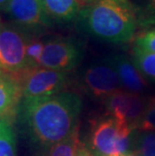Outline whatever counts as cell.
Returning <instances> with one entry per match:
<instances>
[{"label": "cell", "instance_id": "1", "mask_svg": "<svg viewBox=\"0 0 155 156\" xmlns=\"http://www.w3.org/2000/svg\"><path fill=\"white\" fill-rule=\"evenodd\" d=\"M82 109L80 94L69 90L48 97L21 98L14 113V124L34 154L79 130Z\"/></svg>", "mask_w": 155, "mask_h": 156}, {"label": "cell", "instance_id": "23", "mask_svg": "<svg viewBox=\"0 0 155 156\" xmlns=\"http://www.w3.org/2000/svg\"><path fill=\"white\" fill-rule=\"evenodd\" d=\"M122 156H138V154L135 153L134 151H132V152H128V153H126V154H123Z\"/></svg>", "mask_w": 155, "mask_h": 156}, {"label": "cell", "instance_id": "17", "mask_svg": "<svg viewBox=\"0 0 155 156\" xmlns=\"http://www.w3.org/2000/svg\"><path fill=\"white\" fill-rule=\"evenodd\" d=\"M44 38L42 35L29 34L26 44V64L27 69L39 67V62L44 46Z\"/></svg>", "mask_w": 155, "mask_h": 156}, {"label": "cell", "instance_id": "18", "mask_svg": "<svg viewBox=\"0 0 155 156\" xmlns=\"http://www.w3.org/2000/svg\"><path fill=\"white\" fill-rule=\"evenodd\" d=\"M134 48L155 54V26L144 29L136 34L134 38Z\"/></svg>", "mask_w": 155, "mask_h": 156}, {"label": "cell", "instance_id": "21", "mask_svg": "<svg viewBox=\"0 0 155 156\" xmlns=\"http://www.w3.org/2000/svg\"><path fill=\"white\" fill-rule=\"evenodd\" d=\"M75 156H93V155H92L91 152L86 148V146L83 144V142L80 141V143H79L77 147V150H76Z\"/></svg>", "mask_w": 155, "mask_h": 156}, {"label": "cell", "instance_id": "11", "mask_svg": "<svg viewBox=\"0 0 155 156\" xmlns=\"http://www.w3.org/2000/svg\"><path fill=\"white\" fill-rule=\"evenodd\" d=\"M42 7L52 23H75L82 8L80 0H41Z\"/></svg>", "mask_w": 155, "mask_h": 156}, {"label": "cell", "instance_id": "19", "mask_svg": "<svg viewBox=\"0 0 155 156\" xmlns=\"http://www.w3.org/2000/svg\"><path fill=\"white\" fill-rule=\"evenodd\" d=\"M137 130L155 132V97H148L146 108Z\"/></svg>", "mask_w": 155, "mask_h": 156}, {"label": "cell", "instance_id": "24", "mask_svg": "<svg viewBox=\"0 0 155 156\" xmlns=\"http://www.w3.org/2000/svg\"><path fill=\"white\" fill-rule=\"evenodd\" d=\"M80 1L82 2V4H83V3H85V2H88V1H91V0H80Z\"/></svg>", "mask_w": 155, "mask_h": 156}, {"label": "cell", "instance_id": "10", "mask_svg": "<svg viewBox=\"0 0 155 156\" xmlns=\"http://www.w3.org/2000/svg\"><path fill=\"white\" fill-rule=\"evenodd\" d=\"M20 99L21 89L17 76L0 69V121L14 116Z\"/></svg>", "mask_w": 155, "mask_h": 156}, {"label": "cell", "instance_id": "20", "mask_svg": "<svg viewBox=\"0 0 155 156\" xmlns=\"http://www.w3.org/2000/svg\"><path fill=\"white\" fill-rule=\"evenodd\" d=\"M138 23L144 29L155 26V0H147L144 7L138 8Z\"/></svg>", "mask_w": 155, "mask_h": 156}, {"label": "cell", "instance_id": "5", "mask_svg": "<svg viewBox=\"0 0 155 156\" xmlns=\"http://www.w3.org/2000/svg\"><path fill=\"white\" fill-rule=\"evenodd\" d=\"M21 89V98H42L68 91L71 74L45 68L25 69L16 75Z\"/></svg>", "mask_w": 155, "mask_h": 156}, {"label": "cell", "instance_id": "8", "mask_svg": "<svg viewBox=\"0 0 155 156\" xmlns=\"http://www.w3.org/2000/svg\"><path fill=\"white\" fill-rule=\"evenodd\" d=\"M10 22L28 34L42 35L54 23L45 13L41 0H9L2 9Z\"/></svg>", "mask_w": 155, "mask_h": 156}, {"label": "cell", "instance_id": "2", "mask_svg": "<svg viewBox=\"0 0 155 156\" xmlns=\"http://www.w3.org/2000/svg\"><path fill=\"white\" fill-rule=\"evenodd\" d=\"M76 26L80 31L113 44L134 41L138 7L130 0H91L82 4Z\"/></svg>", "mask_w": 155, "mask_h": 156}, {"label": "cell", "instance_id": "4", "mask_svg": "<svg viewBox=\"0 0 155 156\" xmlns=\"http://www.w3.org/2000/svg\"><path fill=\"white\" fill-rule=\"evenodd\" d=\"M85 55L84 44L74 37L55 36L44 41L39 67L71 73L80 66Z\"/></svg>", "mask_w": 155, "mask_h": 156}, {"label": "cell", "instance_id": "15", "mask_svg": "<svg viewBox=\"0 0 155 156\" xmlns=\"http://www.w3.org/2000/svg\"><path fill=\"white\" fill-rule=\"evenodd\" d=\"M80 141L79 130H77L65 140L45 149V150L36 152L33 156H75Z\"/></svg>", "mask_w": 155, "mask_h": 156}, {"label": "cell", "instance_id": "3", "mask_svg": "<svg viewBox=\"0 0 155 156\" xmlns=\"http://www.w3.org/2000/svg\"><path fill=\"white\" fill-rule=\"evenodd\" d=\"M134 130L126 122L105 114L93 119L84 145L93 156H122L133 151Z\"/></svg>", "mask_w": 155, "mask_h": 156}, {"label": "cell", "instance_id": "7", "mask_svg": "<svg viewBox=\"0 0 155 156\" xmlns=\"http://www.w3.org/2000/svg\"><path fill=\"white\" fill-rule=\"evenodd\" d=\"M78 84L88 96L100 101L122 90L117 73L107 56L82 69Z\"/></svg>", "mask_w": 155, "mask_h": 156}, {"label": "cell", "instance_id": "13", "mask_svg": "<svg viewBox=\"0 0 155 156\" xmlns=\"http://www.w3.org/2000/svg\"><path fill=\"white\" fill-rule=\"evenodd\" d=\"M14 116L0 121V156H17Z\"/></svg>", "mask_w": 155, "mask_h": 156}, {"label": "cell", "instance_id": "9", "mask_svg": "<svg viewBox=\"0 0 155 156\" xmlns=\"http://www.w3.org/2000/svg\"><path fill=\"white\" fill-rule=\"evenodd\" d=\"M119 78L122 90L130 94L142 95L148 89V84L138 71L132 58L126 55L113 54L107 55Z\"/></svg>", "mask_w": 155, "mask_h": 156}, {"label": "cell", "instance_id": "14", "mask_svg": "<svg viewBox=\"0 0 155 156\" xmlns=\"http://www.w3.org/2000/svg\"><path fill=\"white\" fill-rule=\"evenodd\" d=\"M132 61L145 79L155 82V54L141 51L133 46Z\"/></svg>", "mask_w": 155, "mask_h": 156}, {"label": "cell", "instance_id": "12", "mask_svg": "<svg viewBox=\"0 0 155 156\" xmlns=\"http://www.w3.org/2000/svg\"><path fill=\"white\" fill-rule=\"evenodd\" d=\"M131 94L124 90L118 91L104 99L103 104L106 109V113L113 116L120 121L126 122V116L130 106ZM127 123V122H126Z\"/></svg>", "mask_w": 155, "mask_h": 156}, {"label": "cell", "instance_id": "6", "mask_svg": "<svg viewBox=\"0 0 155 156\" xmlns=\"http://www.w3.org/2000/svg\"><path fill=\"white\" fill-rule=\"evenodd\" d=\"M27 31L11 22L0 21V69L18 75L27 69Z\"/></svg>", "mask_w": 155, "mask_h": 156}, {"label": "cell", "instance_id": "22", "mask_svg": "<svg viewBox=\"0 0 155 156\" xmlns=\"http://www.w3.org/2000/svg\"><path fill=\"white\" fill-rule=\"evenodd\" d=\"M9 0H0V9H3L4 6L7 4Z\"/></svg>", "mask_w": 155, "mask_h": 156}, {"label": "cell", "instance_id": "16", "mask_svg": "<svg viewBox=\"0 0 155 156\" xmlns=\"http://www.w3.org/2000/svg\"><path fill=\"white\" fill-rule=\"evenodd\" d=\"M133 151L138 156H155V132L134 130Z\"/></svg>", "mask_w": 155, "mask_h": 156}]
</instances>
